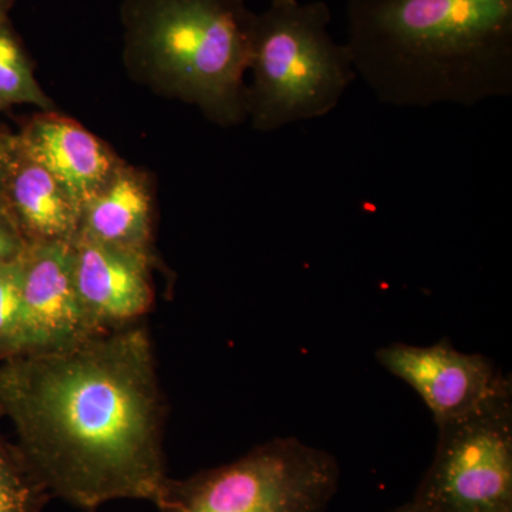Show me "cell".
I'll return each instance as SVG.
<instances>
[{
  "mask_svg": "<svg viewBox=\"0 0 512 512\" xmlns=\"http://www.w3.org/2000/svg\"><path fill=\"white\" fill-rule=\"evenodd\" d=\"M22 302V355L93 336L77 299L72 242L29 244L22 256Z\"/></svg>",
  "mask_w": 512,
  "mask_h": 512,
  "instance_id": "obj_9",
  "label": "cell"
},
{
  "mask_svg": "<svg viewBox=\"0 0 512 512\" xmlns=\"http://www.w3.org/2000/svg\"><path fill=\"white\" fill-rule=\"evenodd\" d=\"M72 245L77 299L92 335L134 325L151 312L160 262L80 235Z\"/></svg>",
  "mask_w": 512,
  "mask_h": 512,
  "instance_id": "obj_8",
  "label": "cell"
},
{
  "mask_svg": "<svg viewBox=\"0 0 512 512\" xmlns=\"http://www.w3.org/2000/svg\"><path fill=\"white\" fill-rule=\"evenodd\" d=\"M339 466L295 437L266 441L232 463L168 478L158 512H323L338 491Z\"/></svg>",
  "mask_w": 512,
  "mask_h": 512,
  "instance_id": "obj_5",
  "label": "cell"
},
{
  "mask_svg": "<svg viewBox=\"0 0 512 512\" xmlns=\"http://www.w3.org/2000/svg\"><path fill=\"white\" fill-rule=\"evenodd\" d=\"M255 13L247 0H123V60L131 79L197 107L221 127L248 120Z\"/></svg>",
  "mask_w": 512,
  "mask_h": 512,
  "instance_id": "obj_3",
  "label": "cell"
},
{
  "mask_svg": "<svg viewBox=\"0 0 512 512\" xmlns=\"http://www.w3.org/2000/svg\"><path fill=\"white\" fill-rule=\"evenodd\" d=\"M16 138L20 148L55 175L80 207L124 163L106 141L56 110L23 120Z\"/></svg>",
  "mask_w": 512,
  "mask_h": 512,
  "instance_id": "obj_10",
  "label": "cell"
},
{
  "mask_svg": "<svg viewBox=\"0 0 512 512\" xmlns=\"http://www.w3.org/2000/svg\"><path fill=\"white\" fill-rule=\"evenodd\" d=\"M3 211L28 244L73 242L79 234V202L55 175L20 148L18 138L3 191Z\"/></svg>",
  "mask_w": 512,
  "mask_h": 512,
  "instance_id": "obj_12",
  "label": "cell"
},
{
  "mask_svg": "<svg viewBox=\"0 0 512 512\" xmlns=\"http://www.w3.org/2000/svg\"><path fill=\"white\" fill-rule=\"evenodd\" d=\"M28 247L12 218L5 211H0V268L19 261Z\"/></svg>",
  "mask_w": 512,
  "mask_h": 512,
  "instance_id": "obj_16",
  "label": "cell"
},
{
  "mask_svg": "<svg viewBox=\"0 0 512 512\" xmlns=\"http://www.w3.org/2000/svg\"><path fill=\"white\" fill-rule=\"evenodd\" d=\"M15 153L16 134L0 124V211H3V191Z\"/></svg>",
  "mask_w": 512,
  "mask_h": 512,
  "instance_id": "obj_17",
  "label": "cell"
},
{
  "mask_svg": "<svg viewBox=\"0 0 512 512\" xmlns=\"http://www.w3.org/2000/svg\"><path fill=\"white\" fill-rule=\"evenodd\" d=\"M0 417L52 498L94 512L157 504L168 481L167 406L150 332L134 323L0 362Z\"/></svg>",
  "mask_w": 512,
  "mask_h": 512,
  "instance_id": "obj_1",
  "label": "cell"
},
{
  "mask_svg": "<svg viewBox=\"0 0 512 512\" xmlns=\"http://www.w3.org/2000/svg\"><path fill=\"white\" fill-rule=\"evenodd\" d=\"M357 77L394 107L512 94V0H349Z\"/></svg>",
  "mask_w": 512,
  "mask_h": 512,
  "instance_id": "obj_2",
  "label": "cell"
},
{
  "mask_svg": "<svg viewBox=\"0 0 512 512\" xmlns=\"http://www.w3.org/2000/svg\"><path fill=\"white\" fill-rule=\"evenodd\" d=\"M437 427L414 503L429 512H512V387Z\"/></svg>",
  "mask_w": 512,
  "mask_h": 512,
  "instance_id": "obj_6",
  "label": "cell"
},
{
  "mask_svg": "<svg viewBox=\"0 0 512 512\" xmlns=\"http://www.w3.org/2000/svg\"><path fill=\"white\" fill-rule=\"evenodd\" d=\"M325 2L271 0L251 30L247 114L256 131L319 119L338 107L356 79L346 45L329 33Z\"/></svg>",
  "mask_w": 512,
  "mask_h": 512,
  "instance_id": "obj_4",
  "label": "cell"
},
{
  "mask_svg": "<svg viewBox=\"0 0 512 512\" xmlns=\"http://www.w3.org/2000/svg\"><path fill=\"white\" fill-rule=\"evenodd\" d=\"M154 229L153 178L124 161L110 180L84 202L77 235L160 262Z\"/></svg>",
  "mask_w": 512,
  "mask_h": 512,
  "instance_id": "obj_11",
  "label": "cell"
},
{
  "mask_svg": "<svg viewBox=\"0 0 512 512\" xmlns=\"http://www.w3.org/2000/svg\"><path fill=\"white\" fill-rule=\"evenodd\" d=\"M18 104L42 111L56 110L55 103L37 82L35 63L10 18L0 20V113Z\"/></svg>",
  "mask_w": 512,
  "mask_h": 512,
  "instance_id": "obj_13",
  "label": "cell"
},
{
  "mask_svg": "<svg viewBox=\"0 0 512 512\" xmlns=\"http://www.w3.org/2000/svg\"><path fill=\"white\" fill-rule=\"evenodd\" d=\"M18 0H0V20L9 18L10 10Z\"/></svg>",
  "mask_w": 512,
  "mask_h": 512,
  "instance_id": "obj_18",
  "label": "cell"
},
{
  "mask_svg": "<svg viewBox=\"0 0 512 512\" xmlns=\"http://www.w3.org/2000/svg\"><path fill=\"white\" fill-rule=\"evenodd\" d=\"M2 420V417H0ZM52 500L0 431V512H42Z\"/></svg>",
  "mask_w": 512,
  "mask_h": 512,
  "instance_id": "obj_14",
  "label": "cell"
},
{
  "mask_svg": "<svg viewBox=\"0 0 512 512\" xmlns=\"http://www.w3.org/2000/svg\"><path fill=\"white\" fill-rule=\"evenodd\" d=\"M23 353L22 258L0 268V362Z\"/></svg>",
  "mask_w": 512,
  "mask_h": 512,
  "instance_id": "obj_15",
  "label": "cell"
},
{
  "mask_svg": "<svg viewBox=\"0 0 512 512\" xmlns=\"http://www.w3.org/2000/svg\"><path fill=\"white\" fill-rule=\"evenodd\" d=\"M393 512H429V511L424 510V508L421 507V505L414 503V501H412V503L404 504V505H402V507L397 508V510H394Z\"/></svg>",
  "mask_w": 512,
  "mask_h": 512,
  "instance_id": "obj_19",
  "label": "cell"
},
{
  "mask_svg": "<svg viewBox=\"0 0 512 512\" xmlns=\"http://www.w3.org/2000/svg\"><path fill=\"white\" fill-rule=\"evenodd\" d=\"M376 359L413 387L437 426L466 416L512 387L511 377L505 376L493 360L480 353L460 352L447 338L426 348L390 343L377 350Z\"/></svg>",
  "mask_w": 512,
  "mask_h": 512,
  "instance_id": "obj_7",
  "label": "cell"
}]
</instances>
